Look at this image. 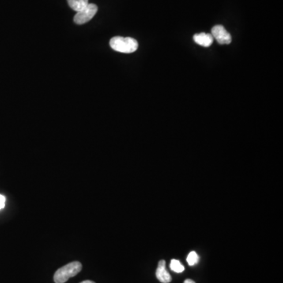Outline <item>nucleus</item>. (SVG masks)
Returning <instances> with one entry per match:
<instances>
[{
  "mask_svg": "<svg viewBox=\"0 0 283 283\" xmlns=\"http://www.w3.org/2000/svg\"><path fill=\"white\" fill-rule=\"evenodd\" d=\"M110 47L118 52L131 54L138 49V42L133 38L115 36L110 39Z\"/></svg>",
  "mask_w": 283,
  "mask_h": 283,
  "instance_id": "f257e3e1",
  "label": "nucleus"
},
{
  "mask_svg": "<svg viewBox=\"0 0 283 283\" xmlns=\"http://www.w3.org/2000/svg\"><path fill=\"white\" fill-rule=\"evenodd\" d=\"M81 270H82V265L78 261L69 263L55 272L54 276V283H66L70 278L74 277L79 274Z\"/></svg>",
  "mask_w": 283,
  "mask_h": 283,
  "instance_id": "f03ea898",
  "label": "nucleus"
},
{
  "mask_svg": "<svg viewBox=\"0 0 283 283\" xmlns=\"http://www.w3.org/2000/svg\"><path fill=\"white\" fill-rule=\"evenodd\" d=\"M98 11V6L93 3H89L88 6L77 12L75 15L74 22L77 24H84L91 21Z\"/></svg>",
  "mask_w": 283,
  "mask_h": 283,
  "instance_id": "7ed1b4c3",
  "label": "nucleus"
},
{
  "mask_svg": "<svg viewBox=\"0 0 283 283\" xmlns=\"http://www.w3.org/2000/svg\"><path fill=\"white\" fill-rule=\"evenodd\" d=\"M212 35L220 44H230L231 43V34L220 24L212 28Z\"/></svg>",
  "mask_w": 283,
  "mask_h": 283,
  "instance_id": "20e7f679",
  "label": "nucleus"
},
{
  "mask_svg": "<svg viewBox=\"0 0 283 283\" xmlns=\"http://www.w3.org/2000/svg\"><path fill=\"white\" fill-rule=\"evenodd\" d=\"M166 263L164 260L159 261L158 267L156 271V277L160 283H169L171 281V277L168 271L165 269Z\"/></svg>",
  "mask_w": 283,
  "mask_h": 283,
  "instance_id": "39448f33",
  "label": "nucleus"
},
{
  "mask_svg": "<svg viewBox=\"0 0 283 283\" xmlns=\"http://www.w3.org/2000/svg\"><path fill=\"white\" fill-rule=\"evenodd\" d=\"M194 40L196 43L202 47H209L213 43V37L211 34L199 33L194 35Z\"/></svg>",
  "mask_w": 283,
  "mask_h": 283,
  "instance_id": "423d86ee",
  "label": "nucleus"
},
{
  "mask_svg": "<svg viewBox=\"0 0 283 283\" xmlns=\"http://www.w3.org/2000/svg\"><path fill=\"white\" fill-rule=\"evenodd\" d=\"M67 1L70 8L77 12L80 11L89 4L88 0H67Z\"/></svg>",
  "mask_w": 283,
  "mask_h": 283,
  "instance_id": "0eeeda50",
  "label": "nucleus"
},
{
  "mask_svg": "<svg viewBox=\"0 0 283 283\" xmlns=\"http://www.w3.org/2000/svg\"><path fill=\"white\" fill-rule=\"evenodd\" d=\"M170 269L176 273H182L185 270L184 266H183L179 261L178 260H171V264H170Z\"/></svg>",
  "mask_w": 283,
  "mask_h": 283,
  "instance_id": "6e6552de",
  "label": "nucleus"
},
{
  "mask_svg": "<svg viewBox=\"0 0 283 283\" xmlns=\"http://www.w3.org/2000/svg\"><path fill=\"white\" fill-rule=\"evenodd\" d=\"M186 261H187V263H188V265H190V266H194V265H197V264L199 262V257H198V255L197 254L196 252H190L189 255L187 256Z\"/></svg>",
  "mask_w": 283,
  "mask_h": 283,
  "instance_id": "1a4fd4ad",
  "label": "nucleus"
},
{
  "mask_svg": "<svg viewBox=\"0 0 283 283\" xmlns=\"http://www.w3.org/2000/svg\"><path fill=\"white\" fill-rule=\"evenodd\" d=\"M6 204V198L2 194H0V210H2Z\"/></svg>",
  "mask_w": 283,
  "mask_h": 283,
  "instance_id": "9d476101",
  "label": "nucleus"
},
{
  "mask_svg": "<svg viewBox=\"0 0 283 283\" xmlns=\"http://www.w3.org/2000/svg\"><path fill=\"white\" fill-rule=\"evenodd\" d=\"M184 283H195V282L193 281L192 280H185Z\"/></svg>",
  "mask_w": 283,
  "mask_h": 283,
  "instance_id": "9b49d317",
  "label": "nucleus"
},
{
  "mask_svg": "<svg viewBox=\"0 0 283 283\" xmlns=\"http://www.w3.org/2000/svg\"><path fill=\"white\" fill-rule=\"evenodd\" d=\"M95 283V282L93 281H90V280H86V281L82 282V283Z\"/></svg>",
  "mask_w": 283,
  "mask_h": 283,
  "instance_id": "f8f14e48",
  "label": "nucleus"
}]
</instances>
